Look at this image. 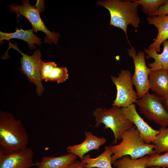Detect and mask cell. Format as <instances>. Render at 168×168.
I'll use <instances>...</instances> for the list:
<instances>
[{
	"instance_id": "obj_19",
	"label": "cell",
	"mask_w": 168,
	"mask_h": 168,
	"mask_svg": "<svg viewBox=\"0 0 168 168\" xmlns=\"http://www.w3.org/2000/svg\"><path fill=\"white\" fill-rule=\"evenodd\" d=\"M148 155L134 159L125 155L116 160L113 163L116 168H147Z\"/></svg>"
},
{
	"instance_id": "obj_29",
	"label": "cell",
	"mask_w": 168,
	"mask_h": 168,
	"mask_svg": "<svg viewBox=\"0 0 168 168\" xmlns=\"http://www.w3.org/2000/svg\"></svg>"
},
{
	"instance_id": "obj_13",
	"label": "cell",
	"mask_w": 168,
	"mask_h": 168,
	"mask_svg": "<svg viewBox=\"0 0 168 168\" xmlns=\"http://www.w3.org/2000/svg\"><path fill=\"white\" fill-rule=\"evenodd\" d=\"M147 19L149 24L154 25L158 30L156 38L148 49L158 53L161 44L168 40V15L148 16Z\"/></svg>"
},
{
	"instance_id": "obj_8",
	"label": "cell",
	"mask_w": 168,
	"mask_h": 168,
	"mask_svg": "<svg viewBox=\"0 0 168 168\" xmlns=\"http://www.w3.org/2000/svg\"><path fill=\"white\" fill-rule=\"evenodd\" d=\"M9 48L17 50L22 55L21 58L20 70L25 74L31 82L36 86V91L38 96H41L44 91L40 78V69L42 55L39 50H35L33 54L29 56L21 52L17 48L16 44L9 42Z\"/></svg>"
},
{
	"instance_id": "obj_30",
	"label": "cell",
	"mask_w": 168,
	"mask_h": 168,
	"mask_svg": "<svg viewBox=\"0 0 168 168\" xmlns=\"http://www.w3.org/2000/svg\"></svg>"
},
{
	"instance_id": "obj_17",
	"label": "cell",
	"mask_w": 168,
	"mask_h": 168,
	"mask_svg": "<svg viewBox=\"0 0 168 168\" xmlns=\"http://www.w3.org/2000/svg\"><path fill=\"white\" fill-rule=\"evenodd\" d=\"M163 49L161 53L159 54L154 50L145 49L144 52L147 54L146 58H153L154 61L147 63L151 71L160 70H168V40L163 43Z\"/></svg>"
},
{
	"instance_id": "obj_10",
	"label": "cell",
	"mask_w": 168,
	"mask_h": 168,
	"mask_svg": "<svg viewBox=\"0 0 168 168\" xmlns=\"http://www.w3.org/2000/svg\"><path fill=\"white\" fill-rule=\"evenodd\" d=\"M33 152L30 148L10 154L0 149V168H30L34 166Z\"/></svg>"
},
{
	"instance_id": "obj_23",
	"label": "cell",
	"mask_w": 168,
	"mask_h": 168,
	"mask_svg": "<svg viewBox=\"0 0 168 168\" xmlns=\"http://www.w3.org/2000/svg\"><path fill=\"white\" fill-rule=\"evenodd\" d=\"M68 77V71L66 68L63 66L57 67L53 70L46 82L50 81L62 83L65 81Z\"/></svg>"
},
{
	"instance_id": "obj_3",
	"label": "cell",
	"mask_w": 168,
	"mask_h": 168,
	"mask_svg": "<svg viewBox=\"0 0 168 168\" xmlns=\"http://www.w3.org/2000/svg\"><path fill=\"white\" fill-rule=\"evenodd\" d=\"M118 144L109 146L112 153V163L125 155L132 159L140 158L154 152V146L146 143L134 125L122 134Z\"/></svg>"
},
{
	"instance_id": "obj_9",
	"label": "cell",
	"mask_w": 168,
	"mask_h": 168,
	"mask_svg": "<svg viewBox=\"0 0 168 168\" xmlns=\"http://www.w3.org/2000/svg\"><path fill=\"white\" fill-rule=\"evenodd\" d=\"M127 51L129 56L132 58L134 65V72L132 76V82L138 98H140L150 89L148 76L151 70L146 65L144 51H139L137 53L133 47L128 49Z\"/></svg>"
},
{
	"instance_id": "obj_21",
	"label": "cell",
	"mask_w": 168,
	"mask_h": 168,
	"mask_svg": "<svg viewBox=\"0 0 168 168\" xmlns=\"http://www.w3.org/2000/svg\"><path fill=\"white\" fill-rule=\"evenodd\" d=\"M142 6L143 12L148 16H152L167 0H134Z\"/></svg>"
},
{
	"instance_id": "obj_7",
	"label": "cell",
	"mask_w": 168,
	"mask_h": 168,
	"mask_svg": "<svg viewBox=\"0 0 168 168\" xmlns=\"http://www.w3.org/2000/svg\"><path fill=\"white\" fill-rule=\"evenodd\" d=\"M110 77L117 89L116 97L112 105L126 108L135 103L139 98L133 88L131 72L122 70L118 77L111 75Z\"/></svg>"
},
{
	"instance_id": "obj_18",
	"label": "cell",
	"mask_w": 168,
	"mask_h": 168,
	"mask_svg": "<svg viewBox=\"0 0 168 168\" xmlns=\"http://www.w3.org/2000/svg\"><path fill=\"white\" fill-rule=\"evenodd\" d=\"M112 155L109 146H107L105 147L104 152L96 158H91L89 155H85L81 161L85 164V168H113Z\"/></svg>"
},
{
	"instance_id": "obj_14",
	"label": "cell",
	"mask_w": 168,
	"mask_h": 168,
	"mask_svg": "<svg viewBox=\"0 0 168 168\" xmlns=\"http://www.w3.org/2000/svg\"><path fill=\"white\" fill-rule=\"evenodd\" d=\"M148 80L150 89L156 95L168 97V72L165 70L151 71Z\"/></svg>"
},
{
	"instance_id": "obj_22",
	"label": "cell",
	"mask_w": 168,
	"mask_h": 168,
	"mask_svg": "<svg viewBox=\"0 0 168 168\" xmlns=\"http://www.w3.org/2000/svg\"><path fill=\"white\" fill-rule=\"evenodd\" d=\"M148 156L147 167L158 166L163 168H168V152L162 155L153 153Z\"/></svg>"
},
{
	"instance_id": "obj_12",
	"label": "cell",
	"mask_w": 168,
	"mask_h": 168,
	"mask_svg": "<svg viewBox=\"0 0 168 168\" xmlns=\"http://www.w3.org/2000/svg\"><path fill=\"white\" fill-rule=\"evenodd\" d=\"M85 135V139L82 142L69 145L66 148L68 153L75 155L81 160L86 154L90 151L94 150H99L100 147L107 141L105 138L98 137L89 131L86 132Z\"/></svg>"
},
{
	"instance_id": "obj_20",
	"label": "cell",
	"mask_w": 168,
	"mask_h": 168,
	"mask_svg": "<svg viewBox=\"0 0 168 168\" xmlns=\"http://www.w3.org/2000/svg\"><path fill=\"white\" fill-rule=\"evenodd\" d=\"M158 130L159 133L152 143L154 146L153 153L160 154L168 152V128L161 127Z\"/></svg>"
},
{
	"instance_id": "obj_5",
	"label": "cell",
	"mask_w": 168,
	"mask_h": 168,
	"mask_svg": "<svg viewBox=\"0 0 168 168\" xmlns=\"http://www.w3.org/2000/svg\"><path fill=\"white\" fill-rule=\"evenodd\" d=\"M9 8L11 12L16 13L18 19L21 15L27 19L32 25L34 33L40 31L44 32L46 34L45 42L49 44L52 42L55 44L57 43L59 34L51 31L47 29L40 17V13L35 6L30 5L29 0H23L21 5L15 3L10 4Z\"/></svg>"
},
{
	"instance_id": "obj_27",
	"label": "cell",
	"mask_w": 168,
	"mask_h": 168,
	"mask_svg": "<svg viewBox=\"0 0 168 168\" xmlns=\"http://www.w3.org/2000/svg\"><path fill=\"white\" fill-rule=\"evenodd\" d=\"M162 98L164 107L168 113V97L166 98Z\"/></svg>"
},
{
	"instance_id": "obj_26",
	"label": "cell",
	"mask_w": 168,
	"mask_h": 168,
	"mask_svg": "<svg viewBox=\"0 0 168 168\" xmlns=\"http://www.w3.org/2000/svg\"><path fill=\"white\" fill-rule=\"evenodd\" d=\"M85 164L81 161H76L69 164L65 168H85Z\"/></svg>"
},
{
	"instance_id": "obj_16",
	"label": "cell",
	"mask_w": 168,
	"mask_h": 168,
	"mask_svg": "<svg viewBox=\"0 0 168 168\" xmlns=\"http://www.w3.org/2000/svg\"><path fill=\"white\" fill-rule=\"evenodd\" d=\"M77 158L76 156L69 153L56 157L44 156L41 161L37 162L34 166L37 168H65Z\"/></svg>"
},
{
	"instance_id": "obj_25",
	"label": "cell",
	"mask_w": 168,
	"mask_h": 168,
	"mask_svg": "<svg viewBox=\"0 0 168 168\" xmlns=\"http://www.w3.org/2000/svg\"><path fill=\"white\" fill-rule=\"evenodd\" d=\"M168 15V0L163 5L161 6L152 16Z\"/></svg>"
},
{
	"instance_id": "obj_6",
	"label": "cell",
	"mask_w": 168,
	"mask_h": 168,
	"mask_svg": "<svg viewBox=\"0 0 168 168\" xmlns=\"http://www.w3.org/2000/svg\"><path fill=\"white\" fill-rule=\"evenodd\" d=\"M135 103L147 119L161 127L168 126V113L163 105L162 97L149 92L139 98Z\"/></svg>"
},
{
	"instance_id": "obj_15",
	"label": "cell",
	"mask_w": 168,
	"mask_h": 168,
	"mask_svg": "<svg viewBox=\"0 0 168 168\" xmlns=\"http://www.w3.org/2000/svg\"><path fill=\"white\" fill-rule=\"evenodd\" d=\"M32 28L25 30L21 28L19 29L17 27L16 28L15 32L11 33H6L0 31V42L3 40L9 41L12 39H20L26 42L30 49H34L35 48L34 44L40 45L42 42L41 39L34 34Z\"/></svg>"
},
{
	"instance_id": "obj_28",
	"label": "cell",
	"mask_w": 168,
	"mask_h": 168,
	"mask_svg": "<svg viewBox=\"0 0 168 168\" xmlns=\"http://www.w3.org/2000/svg\"><path fill=\"white\" fill-rule=\"evenodd\" d=\"M147 168H163L158 166H152L147 167Z\"/></svg>"
},
{
	"instance_id": "obj_2",
	"label": "cell",
	"mask_w": 168,
	"mask_h": 168,
	"mask_svg": "<svg viewBox=\"0 0 168 168\" xmlns=\"http://www.w3.org/2000/svg\"><path fill=\"white\" fill-rule=\"evenodd\" d=\"M96 4L109 11L110 16V25L122 29L125 33L130 47H132L127 36V27L130 24L135 29L139 27L140 22L138 15L139 4L134 0L98 1Z\"/></svg>"
},
{
	"instance_id": "obj_24",
	"label": "cell",
	"mask_w": 168,
	"mask_h": 168,
	"mask_svg": "<svg viewBox=\"0 0 168 168\" xmlns=\"http://www.w3.org/2000/svg\"><path fill=\"white\" fill-rule=\"evenodd\" d=\"M57 67V64L54 62H45L42 60L40 69L41 80L46 82L53 70Z\"/></svg>"
},
{
	"instance_id": "obj_4",
	"label": "cell",
	"mask_w": 168,
	"mask_h": 168,
	"mask_svg": "<svg viewBox=\"0 0 168 168\" xmlns=\"http://www.w3.org/2000/svg\"><path fill=\"white\" fill-rule=\"evenodd\" d=\"M92 114L95 118V127L103 124L105 128H109L112 131L114 137V143H117L118 140H121L123 133L134 125L125 117L121 108L116 106H112L109 109L96 108Z\"/></svg>"
},
{
	"instance_id": "obj_1",
	"label": "cell",
	"mask_w": 168,
	"mask_h": 168,
	"mask_svg": "<svg viewBox=\"0 0 168 168\" xmlns=\"http://www.w3.org/2000/svg\"><path fill=\"white\" fill-rule=\"evenodd\" d=\"M29 142L27 131L20 119L12 114L0 112V148L6 154L18 152L27 148Z\"/></svg>"
},
{
	"instance_id": "obj_11",
	"label": "cell",
	"mask_w": 168,
	"mask_h": 168,
	"mask_svg": "<svg viewBox=\"0 0 168 168\" xmlns=\"http://www.w3.org/2000/svg\"><path fill=\"white\" fill-rule=\"evenodd\" d=\"M121 108L125 117L135 126L144 141L148 144L152 143L159 133V130L153 129L144 121L137 112L135 104Z\"/></svg>"
}]
</instances>
